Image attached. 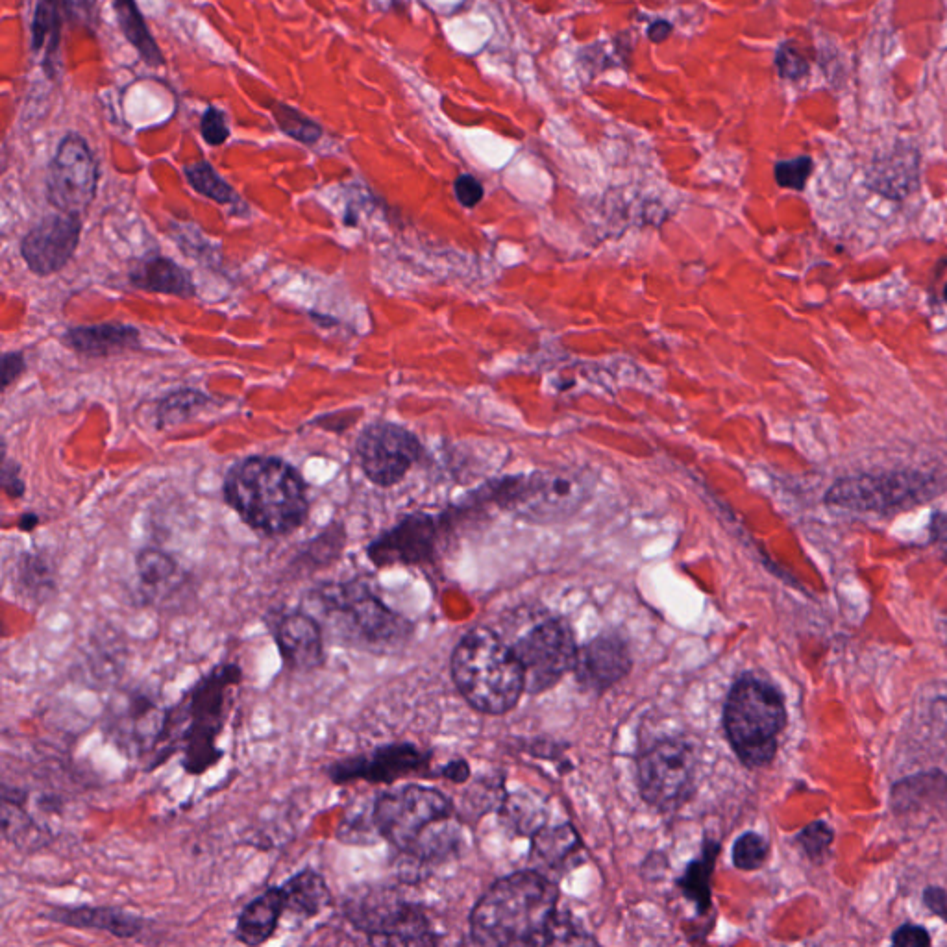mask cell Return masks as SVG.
Listing matches in <instances>:
<instances>
[{
    "instance_id": "8fae6325",
    "label": "cell",
    "mask_w": 947,
    "mask_h": 947,
    "mask_svg": "<svg viewBox=\"0 0 947 947\" xmlns=\"http://www.w3.org/2000/svg\"><path fill=\"white\" fill-rule=\"evenodd\" d=\"M99 167L86 139L71 132L63 137L47 174V198L67 215L86 213L97 195Z\"/></svg>"
},
{
    "instance_id": "5bb4252c",
    "label": "cell",
    "mask_w": 947,
    "mask_h": 947,
    "mask_svg": "<svg viewBox=\"0 0 947 947\" xmlns=\"http://www.w3.org/2000/svg\"><path fill=\"white\" fill-rule=\"evenodd\" d=\"M283 665L298 674H309L326 663V631L317 616L306 609H272L265 616Z\"/></svg>"
},
{
    "instance_id": "ab89813d",
    "label": "cell",
    "mask_w": 947,
    "mask_h": 947,
    "mask_svg": "<svg viewBox=\"0 0 947 947\" xmlns=\"http://www.w3.org/2000/svg\"><path fill=\"white\" fill-rule=\"evenodd\" d=\"M775 67L787 80H800L809 73V62L790 43H783L777 50Z\"/></svg>"
},
{
    "instance_id": "681fc988",
    "label": "cell",
    "mask_w": 947,
    "mask_h": 947,
    "mask_svg": "<svg viewBox=\"0 0 947 947\" xmlns=\"http://www.w3.org/2000/svg\"><path fill=\"white\" fill-rule=\"evenodd\" d=\"M670 34H672V25L668 21H655L648 30V37L653 43H663L670 37Z\"/></svg>"
},
{
    "instance_id": "e575fe53",
    "label": "cell",
    "mask_w": 947,
    "mask_h": 947,
    "mask_svg": "<svg viewBox=\"0 0 947 947\" xmlns=\"http://www.w3.org/2000/svg\"><path fill=\"white\" fill-rule=\"evenodd\" d=\"M345 548V529L339 524H333L328 531H322L317 539L309 542L308 548L302 552V557L298 563L320 568V566L332 565L339 555L343 554Z\"/></svg>"
},
{
    "instance_id": "d4e9b609",
    "label": "cell",
    "mask_w": 947,
    "mask_h": 947,
    "mask_svg": "<svg viewBox=\"0 0 947 947\" xmlns=\"http://www.w3.org/2000/svg\"><path fill=\"white\" fill-rule=\"evenodd\" d=\"M130 283L150 293L193 298L197 289L189 271L182 265L163 256H147L137 259L130 269Z\"/></svg>"
},
{
    "instance_id": "7402d4cb",
    "label": "cell",
    "mask_w": 947,
    "mask_h": 947,
    "mask_svg": "<svg viewBox=\"0 0 947 947\" xmlns=\"http://www.w3.org/2000/svg\"><path fill=\"white\" fill-rule=\"evenodd\" d=\"M63 345L86 357H110L141 348V333L130 324L78 326L63 333Z\"/></svg>"
},
{
    "instance_id": "cb8c5ba5",
    "label": "cell",
    "mask_w": 947,
    "mask_h": 947,
    "mask_svg": "<svg viewBox=\"0 0 947 947\" xmlns=\"http://www.w3.org/2000/svg\"><path fill=\"white\" fill-rule=\"evenodd\" d=\"M136 572L143 602L150 605L167 602L184 581L178 563L158 548H145L136 555Z\"/></svg>"
},
{
    "instance_id": "4fadbf2b",
    "label": "cell",
    "mask_w": 947,
    "mask_h": 947,
    "mask_svg": "<svg viewBox=\"0 0 947 947\" xmlns=\"http://www.w3.org/2000/svg\"><path fill=\"white\" fill-rule=\"evenodd\" d=\"M524 672V685L531 694L554 687L576 665L578 648L570 628L557 622H542L513 648Z\"/></svg>"
},
{
    "instance_id": "f35d334b",
    "label": "cell",
    "mask_w": 947,
    "mask_h": 947,
    "mask_svg": "<svg viewBox=\"0 0 947 947\" xmlns=\"http://www.w3.org/2000/svg\"><path fill=\"white\" fill-rule=\"evenodd\" d=\"M200 132H202V137L204 141L211 145V147H221L228 137H230V128H228V121H226V115L222 113L219 108L215 106H210L208 110L204 111L202 115V121H200Z\"/></svg>"
},
{
    "instance_id": "74e56055",
    "label": "cell",
    "mask_w": 947,
    "mask_h": 947,
    "mask_svg": "<svg viewBox=\"0 0 947 947\" xmlns=\"http://www.w3.org/2000/svg\"><path fill=\"white\" fill-rule=\"evenodd\" d=\"M574 846H576V837H574L570 827L555 829L552 833H546L537 840V848L541 851L542 857H546L548 861L561 859L563 855L570 853Z\"/></svg>"
},
{
    "instance_id": "3957f363",
    "label": "cell",
    "mask_w": 947,
    "mask_h": 947,
    "mask_svg": "<svg viewBox=\"0 0 947 947\" xmlns=\"http://www.w3.org/2000/svg\"><path fill=\"white\" fill-rule=\"evenodd\" d=\"M224 498L246 526L265 537H285L308 518L304 480L278 457L239 461L226 474Z\"/></svg>"
},
{
    "instance_id": "d6986e66",
    "label": "cell",
    "mask_w": 947,
    "mask_h": 947,
    "mask_svg": "<svg viewBox=\"0 0 947 947\" xmlns=\"http://www.w3.org/2000/svg\"><path fill=\"white\" fill-rule=\"evenodd\" d=\"M45 918L78 931H99L106 935L134 940L145 935L148 922L134 912L124 911L110 905H76V907H52Z\"/></svg>"
},
{
    "instance_id": "7a4b0ae2",
    "label": "cell",
    "mask_w": 947,
    "mask_h": 947,
    "mask_svg": "<svg viewBox=\"0 0 947 947\" xmlns=\"http://www.w3.org/2000/svg\"><path fill=\"white\" fill-rule=\"evenodd\" d=\"M557 890L550 879L535 872H518L500 879L478 901L470 931L481 946H541L554 944Z\"/></svg>"
},
{
    "instance_id": "7bdbcfd3",
    "label": "cell",
    "mask_w": 947,
    "mask_h": 947,
    "mask_svg": "<svg viewBox=\"0 0 947 947\" xmlns=\"http://www.w3.org/2000/svg\"><path fill=\"white\" fill-rule=\"evenodd\" d=\"M454 193L461 206L474 208L483 198V185L472 174H461L454 182Z\"/></svg>"
},
{
    "instance_id": "e0dca14e",
    "label": "cell",
    "mask_w": 947,
    "mask_h": 947,
    "mask_svg": "<svg viewBox=\"0 0 947 947\" xmlns=\"http://www.w3.org/2000/svg\"><path fill=\"white\" fill-rule=\"evenodd\" d=\"M82 222L78 215L54 213L37 222L21 243V256L26 267L37 276H50L62 271L73 259L80 243Z\"/></svg>"
},
{
    "instance_id": "d6a6232c",
    "label": "cell",
    "mask_w": 947,
    "mask_h": 947,
    "mask_svg": "<svg viewBox=\"0 0 947 947\" xmlns=\"http://www.w3.org/2000/svg\"><path fill=\"white\" fill-rule=\"evenodd\" d=\"M208 404H210V396L200 391L184 389V391L173 393L167 396L158 407L160 428H171L176 424H182L185 420L195 417L198 411H202Z\"/></svg>"
},
{
    "instance_id": "f5cc1de1",
    "label": "cell",
    "mask_w": 947,
    "mask_h": 947,
    "mask_svg": "<svg viewBox=\"0 0 947 947\" xmlns=\"http://www.w3.org/2000/svg\"><path fill=\"white\" fill-rule=\"evenodd\" d=\"M944 298H946V302H947V283H946V289H944Z\"/></svg>"
},
{
    "instance_id": "8992f818",
    "label": "cell",
    "mask_w": 947,
    "mask_h": 947,
    "mask_svg": "<svg viewBox=\"0 0 947 947\" xmlns=\"http://www.w3.org/2000/svg\"><path fill=\"white\" fill-rule=\"evenodd\" d=\"M452 676L465 700L481 713L511 711L526 690L517 653L485 628L470 631L457 644Z\"/></svg>"
},
{
    "instance_id": "5b68a950",
    "label": "cell",
    "mask_w": 947,
    "mask_h": 947,
    "mask_svg": "<svg viewBox=\"0 0 947 947\" xmlns=\"http://www.w3.org/2000/svg\"><path fill=\"white\" fill-rule=\"evenodd\" d=\"M376 833L411 859L448 855L457 842L452 803L437 788L404 785L382 792L370 811Z\"/></svg>"
},
{
    "instance_id": "8d00e7d4",
    "label": "cell",
    "mask_w": 947,
    "mask_h": 947,
    "mask_svg": "<svg viewBox=\"0 0 947 947\" xmlns=\"http://www.w3.org/2000/svg\"><path fill=\"white\" fill-rule=\"evenodd\" d=\"M812 160L809 156H798L792 160L779 161L775 165V182L792 191H803L812 174Z\"/></svg>"
},
{
    "instance_id": "816d5d0a",
    "label": "cell",
    "mask_w": 947,
    "mask_h": 947,
    "mask_svg": "<svg viewBox=\"0 0 947 947\" xmlns=\"http://www.w3.org/2000/svg\"><path fill=\"white\" fill-rule=\"evenodd\" d=\"M37 524H39V517L34 513H26V515L19 518V528L23 531H32V529L37 528Z\"/></svg>"
},
{
    "instance_id": "bcb514c9",
    "label": "cell",
    "mask_w": 947,
    "mask_h": 947,
    "mask_svg": "<svg viewBox=\"0 0 947 947\" xmlns=\"http://www.w3.org/2000/svg\"><path fill=\"white\" fill-rule=\"evenodd\" d=\"M892 942L896 946L903 947H925L931 944V936L927 931L918 925H903L892 936Z\"/></svg>"
},
{
    "instance_id": "6da1fadb",
    "label": "cell",
    "mask_w": 947,
    "mask_h": 947,
    "mask_svg": "<svg viewBox=\"0 0 947 947\" xmlns=\"http://www.w3.org/2000/svg\"><path fill=\"white\" fill-rule=\"evenodd\" d=\"M241 683L243 670L237 663H219L198 677L197 683L185 690L178 702L167 707L148 770L158 768L174 753H180L182 768L189 775L206 774L221 763L224 751L217 740L224 731Z\"/></svg>"
},
{
    "instance_id": "83f0119b",
    "label": "cell",
    "mask_w": 947,
    "mask_h": 947,
    "mask_svg": "<svg viewBox=\"0 0 947 947\" xmlns=\"http://www.w3.org/2000/svg\"><path fill=\"white\" fill-rule=\"evenodd\" d=\"M2 837L17 846L36 842L43 835V829L28 812V792L25 788L2 785Z\"/></svg>"
},
{
    "instance_id": "1f68e13d",
    "label": "cell",
    "mask_w": 947,
    "mask_h": 947,
    "mask_svg": "<svg viewBox=\"0 0 947 947\" xmlns=\"http://www.w3.org/2000/svg\"><path fill=\"white\" fill-rule=\"evenodd\" d=\"M185 178L197 193H200L202 197L211 198L217 204H235L239 200L232 185L228 184L208 161H198L193 165H187Z\"/></svg>"
},
{
    "instance_id": "2e32d148",
    "label": "cell",
    "mask_w": 947,
    "mask_h": 947,
    "mask_svg": "<svg viewBox=\"0 0 947 947\" xmlns=\"http://www.w3.org/2000/svg\"><path fill=\"white\" fill-rule=\"evenodd\" d=\"M167 707H160L147 692H130L111 703L106 731L119 748L143 759H152L163 729Z\"/></svg>"
},
{
    "instance_id": "f907efd6",
    "label": "cell",
    "mask_w": 947,
    "mask_h": 947,
    "mask_svg": "<svg viewBox=\"0 0 947 947\" xmlns=\"http://www.w3.org/2000/svg\"><path fill=\"white\" fill-rule=\"evenodd\" d=\"M931 531H933L935 541L947 546V513H936L931 520Z\"/></svg>"
},
{
    "instance_id": "9a60e30c",
    "label": "cell",
    "mask_w": 947,
    "mask_h": 947,
    "mask_svg": "<svg viewBox=\"0 0 947 947\" xmlns=\"http://www.w3.org/2000/svg\"><path fill=\"white\" fill-rule=\"evenodd\" d=\"M426 755L413 744H385L367 753L339 759L324 768L333 785L346 787L365 781L370 785H391L404 775L415 774L426 766Z\"/></svg>"
},
{
    "instance_id": "d590c367",
    "label": "cell",
    "mask_w": 947,
    "mask_h": 947,
    "mask_svg": "<svg viewBox=\"0 0 947 947\" xmlns=\"http://www.w3.org/2000/svg\"><path fill=\"white\" fill-rule=\"evenodd\" d=\"M768 857V844L757 833H746L738 838L733 848V861L740 870H757L763 866Z\"/></svg>"
},
{
    "instance_id": "52a82bcc",
    "label": "cell",
    "mask_w": 947,
    "mask_h": 947,
    "mask_svg": "<svg viewBox=\"0 0 947 947\" xmlns=\"http://www.w3.org/2000/svg\"><path fill=\"white\" fill-rule=\"evenodd\" d=\"M785 720L779 692L759 679H740L727 698V737L740 761L750 768H761L774 759Z\"/></svg>"
},
{
    "instance_id": "60d3db41",
    "label": "cell",
    "mask_w": 947,
    "mask_h": 947,
    "mask_svg": "<svg viewBox=\"0 0 947 947\" xmlns=\"http://www.w3.org/2000/svg\"><path fill=\"white\" fill-rule=\"evenodd\" d=\"M833 842V831L824 822H814L800 835V844L811 859H822Z\"/></svg>"
},
{
    "instance_id": "f1b7e54d",
    "label": "cell",
    "mask_w": 947,
    "mask_h": 947,
    "mask_svg": "<svg viewBox=\"0 0 947 947\" xmlns=\"http://www.w3.org/2000/svg\"><path fill=\"white\" fill-rule=\"evenodd\" d=\"M894 809L903 814L923 812L947 805V779L942 774L916 775L907 781H901L892 794Z\"/></svg>"
},
{
    "instance_id": "ba28073f",
    "label": "cell",
    "mask_w": 947,
    "mask_h": 947,
    "mask_svg": "<svg viewBox=\"0 0 947 947\" xmlns=\"http://www.w3.org/2000/svg\"><path fill=\"white\" fill-rule=\"evenodd\" d=\"M343 916L376 946H420L435 940L422 909L389 888H367L350 896Z\"/></svg>"
},
{
    "instance_id": "836d02e7",
    "label": "cell",
    "mask_w": 947,
    "mask_h": 947,
    "mask_svg": "<svg viewBox=\"0 0 947 947\" xmlns=\"http://www.w3.org/2000/svg\"><path fill=\"white\" fill-rule=\"evenodd\" d=\"M272 115L283 134L296 139L302 145H315L324 134L319 123H315L313 119H309L304 113H300L285 102H276L272 108Z\"/></svg>"
},
{
    "instance_id": "ac0fdd59",
    "label": "cell",
    "mask_w": 947,
    "mask_h": 947,
    "mask_svg": "<svg viewBox=\"0 0 947 947\" xmlns=\"http://www.w3.org/2000/svg\"><path fill=\"white\" fill-rule=\"evenodd\" d=\"M437 539V520L426 513H413L370 542L367 557L378 568L422 565L435 555Z\"/></svg>"
},
{
    "instance_id": "ee69618b",
    "label": "cell",
    "mask_w": 947,
    "mask_h": 947,
    "mask_svg": "<svg viewBox=\"0 0 947 947\" xmlns=\"http://www.w3.org/2000/svg\"><path fill=\"white\" fill-rule=\"evenodd\" d=\"M0 483H2V491L6 492L8 496H12V498H21L25 494L26 487L25 481L21 478V468L17 463H13L6 457L2 461Z\"/></svg>"
},
{
    "instance_id": "603a6c76",
    "label": "cell",
    "mask_w": 947,
    "mask_h": 947,
    "mask_svg": "<svg viewBox=\"0 0 947 947\" xmlns=\"http://www.w3.org/2000/svg\"><path fill=\"white\" fill-rule=\"evenodd\" d=\"M920 154L914 147L898 145L886 156L874 161L868 174V185L879 195L888 198L909 197L918 185Z\"/></svg>"
},
{
    "instance_id": "f6af8a7d",
    "label": "cell",
    "mask_w": 947,
    "mask_h": 947,
    "mask_svg": "<svg viewBox=\"0 0 947 947\" xmlns=\"http://www.w3.org/2000/svg\"><path fill=\"white\" fill-rule=\"evenodd\" d=\"M26 359L21 352H8L2 356L0 361V378H2V391H6L17 378L25 374Z\"/></svg>"
},
{
    "instance_id": "f546056e",
    "label": "cell",
    "mask_w": 947,
    "mask_h": 947,
    "mask_svg": "<svg viewBox=\"0 0 947 947\" xmlns=\"http://www.w3.org/2000/svg\"><path fill=\"white\" fill-rule=\"evenodd\" d=\"M111 4L117 13V21L124 37L139 52L143 62L148 63L150 67L163 65V54L150 34L143 13L137 8L136 0H111Z\"/></svg>"
},
{
    "instance_id": "7c38bea8",
    "label": "cell",
    "mask_w": 947,
    "mask_h": 947,
    "mask_svg": "<svg viewBox=\"0 0 947 947\" xmlns=\"http://www.w3.org/2000/svg\"><path fill=\"white\" fill-rule=\"evenodd\" d=\"M422 456L419 439L393 422L370 424L357 437L356 457L363 474L380 487H393Z\"/></svg>"
},
{
    "instance_id": "484cf974",
    "label": "cell",
    "mask_w": 947,
    "mask_h": 947,
    "mask_svg": "<svg viewBox=\"0 0 947 947\" xmlns=\"http://www.w3.org/2000/svg\"><path fill=\"white\" fill-rule=\"evenodd\" d=\"M280 888L285 914H291L300 920L317 918L333 903L332 890L324 875L313 868H304L291 875Z\"/></svg>"
},
{
    "instance_id": "c3c4849f",
    "label": "cell",
    "mask_w": 947,
    "mask_h": 947,
    "mask_svg": "<svg viewBox=\"0 0 947 947\" xmlns=\"http://www.w3.org/2000/svg\"><path fill=\"white\" fill-rule=\"evenodd\" d=\"M67 4H69V10L73 13V17H78L86 25H89V17H93L95 0H69Z\"/></svg>"
},
{
    "instance_id": "277c9868",
    "label": "cell",
    "mask_w": 947,
    "mask_h": 947,
    "mask_svg": "<svg viewBox=\"0 0 947 947\" xmlns=\"http://www.w3.org/2000/svg\"><path fill=\"white\" fill-rule=\"evenodd\" d=\"M308 602L326 633L363 652H398L413 633V624L383 602L367 579L320 583L309 591Z\"/></svg>"
},
{
    "instance_id": "44dd1931",
    "label": "cell",
    "mask_w": 947,
    "mask_h": 947,
    "mask_svg": "<svg viewBox=\"0 0 947 947\" xmlns=\"http://www.w3.org/2000/svg\"><path fill=\"white\" fill-rule=\"evenodd\" d=\"M285 916L282 888L280 885L263 890L250 899L239 912L235 922L234 936L245 946H263L276 935Z\"/></svg>"
},
{
    "instance_id": "30bf717a",
    "label": "cell",
    "mask_w": 947,
    "mask_h": 947,
    "mask_svg": "<svg viewBox=\"0 0 947 947\" xmlns=\"http://www.w3.org/2000/svg\"><path fill=\"white\" fill-rule=\"evenodd\" d=\"M696 753L683 740H661L639 759L642 798L659 811H676L694 792Z\"/></svg>"
},
{
    "instance_id": "4dcf8cb0",
    "label": "cell",
    "mask_w": 947,
    "mask_h": 947,
    "mask_svg": "<svg viewBox=\"0 0 947 947\" xmlns=\"http://www.w3.org/2000/svg\"><path fill=\"white\" fill-rule=\"evenodd\" d=\"M60 0H37L34 21H32V47L45 50L47 63L52 62L60 47Z\"/></svg>"
},
{
    "instance_id": "9c48e42d",
    "label": "cell",
    "mask_w": 947,
    "mask_h": 947,
    "mask_svg": "<svg viewBox=\"0 0 947 947\" xmlns=\"http://www.w3.org/2000/svg\"><path fill=\"white\" fill-rule=\"evenodd\" d=\"M936 485L933 474L920 470L855 474L838 480L825 494V504L861 513H885L931 500Z\"/></svg>"
},
{
    "instance_id": "7dc6e473",
    "label": "cell",
    "mask_w": 947,
    "mask_h": 947,
    "mask_svg": "<svg viewBox=\"0 0 947 947\" xmlns=\"http://www.w3.org/2000/svg\"><path fill=\"white\" fill-rule=\"evenodd\" d=\"M925 903H927V907H929L931 911L938 914V916H942L947 922V894L944 890H940V888H929V890L925 892Z\"/></svg>"
},
{
    "instance_id": "ffe728a7",
    "label": "cell",
    "mask_w": 947,
    "mask_h": 947,
    "mask_svg": "<svg viewBox=\"0 0 947 947\" xmlns=\"http://www.w3.org/2000/svg\"><path fill=\"white\" fill-rule=\"evenodd\" d=\"M631 666L628 646L618 637H598L578 650L576 676L587 689L603 692L626 676Z\"/></svg>"
},
{
    "instance_id": "b9f144b4",
    "label": "cell",
    "mask_w": 947,
    "mask_h": 947,
    "mask_svg": "<svg viewBox=\"0 0 947 947\" xmlns=\"http://www.w3.org/2000/svg\"><path fill=\"white\" fill-rule=\"evenodd\" d=\"M713 859L714 855H709L705 857L703 861L696 862L692 868H690L689 875H687V890H689L690 896L700 901V905L707 903V898H703V892H707V877L711 874V868H713Z\"/></svg>"
},
{
    "instance_id": "4316f807",
    "label": "cell",
    "mask_w": 947,
    "mask_h": 947,
    "mask_svg": "<svg viewBox=\"0 0 947 947\" xmlns=\"http://www.w3.org/2000/svg\"><path fill=\"white\" fill-rule=\"evenodd\" d=\"M13 589L26 602L43 603L56 591V572L45 554L25 552L13 566Z\"/></svg>"
}]
</instances>
